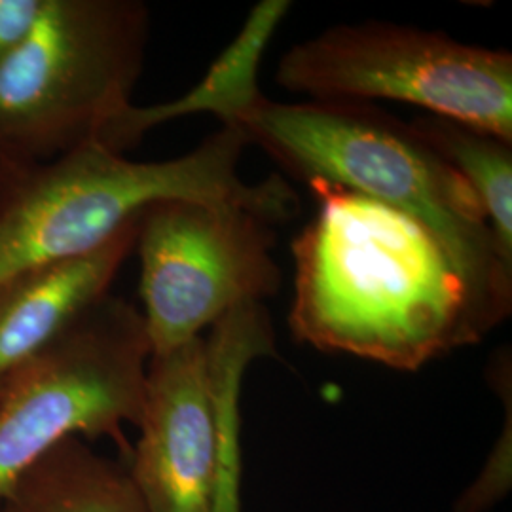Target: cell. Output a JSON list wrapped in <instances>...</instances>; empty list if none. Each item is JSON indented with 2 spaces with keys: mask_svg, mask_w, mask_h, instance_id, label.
Listing matches in <instances>:
<instances>
[{
  "mask_svg": "<svg viewBox=\"0 0 512 512\" xmlns=\"http://www.w3.org/2000/svg\"><path fill=\"white\" fill-rule=\"evenodd\" d=\"M150 357L143 313L109 293L16 368L0 395V497L63 440L110 439L128 465Z\"/></svg>",
  "mask_w": 512,
  "mask_h": 512,
  "instance_id": "5",
  "label": "cell"
},
{
  "mask_svg": "<svg viewBox=\"0 0 512 512\" xmlns=\"http://www.w3.org/2000/svg\"><path fill=\"white\" fill-rule=\"evenodd\" d=\"M128 471L148 512H211L219 414L205 338L152 355Z\"/></svg>",
  "mask_w": 512,
  "mask_h": 512,
  "instance_id": "8",
  "label": "cell"
},
{
  "mask_svg": "<svg viewBox=\"0 0 512 512\" xmlns=\"http://www.w3.org/2000/svg\"><path fill=\"white\" fill-rule=\"evenodd\" d=\"M2 387H4V382H0V395H2Z\"/></svg>",
  "mask_w": 512,
  "mask_h": 512,
  "instance_id": "16",
  "label": "cell"
},
{
  "mask_svg": "<svg viewBox=\"0 0 512 512\" xmlns=\"http://www.w3.org/2000/svg\"><path fill=\"white\" fill-rule=\"evenodd\" d=\"M291 12L289 0H262L245 19L238 37L213 61L202 80L188 92L158 105H131L103 131L99 145L124 154L150 129L194 114H213L222 126H232L241 110L264 93L258 71L275 31Z\"/></svg>",
  "mask_w": 512,
  "mask_h": 512,
  "instance_id": "10",
  "label": "cell"
},
{
  "mask_svg": "<svg viewBox=\"0 0 512 512\" xmlns=\"http://www.w3.org/2000/svg\"><path fill=\"white\" fill-rule=\"evenodd\" d=\"M412 126L469 184L501 255L512 262V143L439 116H421Z\"/></svg>",
  "mask_w": 512,
  "mask_h": 512,
  "instance_id": "13",
  "label": "cell"
},
{
  "mask_svg": "<svg viewBox=\"0 0 512 512\" xmlns=\"http://www.w3.org/2000/svg\"><path fill=\"white\" fill-rule=\"evenodd\" d=\"M247 147L234 126L160 162H133L93 143L0 186V283L38 264L92 253L165 200L228 203L272 226L294 219L300 198L285 179L241 177Z\"/></svg>",
  "mask_w": 512,
  "mask_h": 512,
  "instance_id": "3",
  "label": "cell"
},
{
  "mask_svg": "<svg viewBox=\"0 0 512 512\" xmlns=\"http://www.w3.org/2000/svg\"><path fill=\"white\" fill-rule=\"evenodd\" d=\"M488 378L503 404H507V420L495 442L494 450L475 482L459 495L454 512H486L507 497L512 484V397L511 357L501 351L488 368Z\"/></svg>",
  "mask_w": 512,
  "mask_h": 512,
  "instance_id": "14",
  "label": "cell"
},
{
  "mask_svg": "<svg viewBox=\"0 0 512 512\" xmlns=\"http://www.w3.org/2000/svg\"><path fill=\"white\" fill-rule=\"evenodd\" d=\"M232 126L294 179L340 186L421 222L452 258L486 334L511 315L512 262L469 184L412 124L368 103L262 95Z\"/></svg>",
  "mask_w": 512,
  "mask_h": 512,
  "instance_id": "2",
  "label": "cell"
},
{
  "mask_svg": "<svg viewBox=\"0 0 512 512\" xmlns=\"http://www.w3.org/2000/svg\"><path fill=\"white\" fill-rule=\"evenodd\" d=\"M317 215L293 243L298 342L416 372L486 330L454 262L421 222L311 181Z\"/></svg>",
  "mask_w": 512,
  "mask_h": 512,
  "instance_id": "1",
  "label": "cell"
},
{
  "mask_svg": "<svg viewBox=\"0 0 512 512\" xmlns=\"http://www.w3.org/2000/svg\"><path fill=\"white\" fill-rule=\"evenodd\" d=\"M268 220L228 203L165 200L143 211L135 251L152 355L200 338L283 281Z\"/></svg>",
  "mask_w": 512,
  "mask_h": 512,
  "instance_id": "7",
  "label": "cell"
},
{
  "mask_svg": "<svg viewBox=\"0 0 512 512\" xmlns=\"http://www.w3.org/2000/svg\"><path fill=\"white\" fill-rule=\"evenodd\" d=\"M219 414V473L211 512L241 511V387L247 368L275 357L274 329L266 306L251 304L224 315L205 338Z\"/></svg>",
  "mask_w": 512,
  "mask_h": 512,
  "instance_id": "12",
  "label": "cell"
},
{
  "mask_svg": "<svg viewBox=\"0 0 512 512\" xmlns=\"http://www.w3.org/2000/svg\"><path fill=\"white\" fill-rule=\"evenodd\" d=\"M0 512H148L124 461L67 439L35 461L0 497Z\"/></svg>",
  "mask_w": 512,
  "mask_h": 512,
  "instance_id": "11",
  "label": "cell"
},
{
  "mask_svg": "<svg viewBox=\"0 0 512 512\" xmlns=\"http://www.w3.org/2000/svg\"><path fill=\"white\" fill-rule=\"evenodd\" d=\"M42 2L44 0H0V61L27 35Z\"/></svg>",
  "mask_w": 512,
  "mask_h": 512,
  "instance_id": "15",
  "label": "cell"
},
{
  "mask_svg": "<svg viewBox=\"0 0 512 512\" xmlns=\"http://www.w3.org/2000/svg\"><path fill=\"white\" fill-rule=\"evenodd\" d=\"M150 12L139 0H44L0 61V186L97 143L133 105Z\"/></svg>",
  "mask_w": 512,
  "mask_h": 512,
  "instance_id": "4",
  "label": "cell"
},
{
  "mask_svg": "<svg viewBox=\"0 0 512 512\" xmlns=\"http://www.w3.org/2000/svg\"><path fill=\"white\" fill-rule=\"evenodd\" d=\"M277 84L308 101H399L512 143V54L387 21L334 25L281 57Z\"/></svg>",
  "mask_w": 512,
  "mask_h": 512,
  "instance_id": "6",
  "label": "cell"
},
{
  "mask_svg": "<svg viewBox=\"0 0 512 512\" xmlns=\"http://www.w3.org/2000/svg\"><path fill=\"white\" fill-rule=\"evenodd\" d=\"M139 219L88 255L38 264L0 283V382L109 294L135 251Z\"/></svg>",
  "mask_w": 512,
  "mask_h": 512,
  "instance_id": "9",
  "label": "cell"
}]
</instances>
